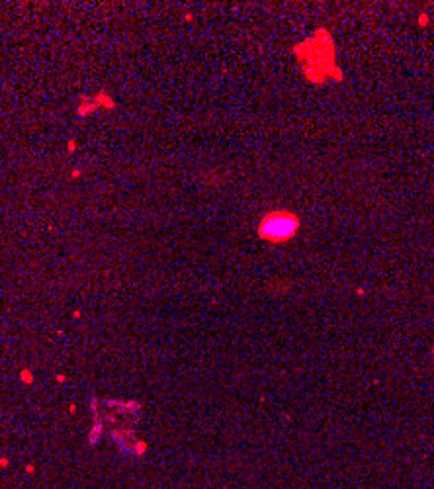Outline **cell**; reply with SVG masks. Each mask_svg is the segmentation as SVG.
Returning <instances> with one entry per match:
<instances>
[{"instance_id": "6da1fadb", "label": "cell", "mask_w": 434, "mask_h": 489, "mask_svg": "<svg viewBox=\"0 0 434 489\" xmlns=\"http://www.w3.org/2000/svg\"><path fill=\"white\" fill-rule=\"evenodd\" d=\"M301 74L313 86H323L325 82L344 80V71L337 63V45L329 28H317L311 36L301 39L291 47Z\"/></svg>"}, {"instance_id": "7a4b0ae2", "label": "cell", "mask_w": 434, "mask_h": 489, "mask_svg": "<svg viewBox=\"0 0 434 489\" xmlns=\"http://www.w3.org/2000/svg\"><path fill=\"white\" fill-rule=\"evenodd\" d=\"M299 229H301V218L297 214L289 210H270L258 221L256 235L266 243L280 245L291 241L299 233Z\"/></svg>"}, {"instance_id": "3957f363", "label": "cell", "mask_w": 434, "mask_h": 489, "mask_svg": "<svg viewBox=\"0 0 434 489\" xmlns=\"http://www.w3.org/2000/svg\"><path fill=\"white\" fill-rule=\"evenodd\" d=\"M92 98H94V102H96L98 110H114V108H116V102H114L112 94H108L106 90L96 92Z\"/></svg>"}, {"instance_id": "277c9868", "label": "cell", "mask_w": 434, "mask_h": 489, "mask_svg": "<svg viewBox=\"0 0 434 489\" xmlns=\"http://www.w3.org/2000/svg\"><path fill=\"white\" fill-rule=\"evenodd\" d=\"M76 112H78V116L86 118V116H88L90 112H98V106H96L94 98H86V96H80V102H78V106H76Z\"/></svg>"}, {"instance_id": "5b68a950", "label": "cell", "mask_w": 434, "mask_h": 489, "mask_svg": "<svg viewBox=\"0 0 434 489\" xmlns=\"http://www.w3.org/2000/svg\"><path fill=\"white\" fill-rule=\"evenodd\" d=\"M428 22H430V18H428V14H426V12L418 14V18H416V24H418L420 28H426V26H428Z\"/></svg>"}, {"instance_id": "8992f818", "label": "cell", "mask_w": 434, "mask_h": 489, "mask_svg": "<svg viewBox=\"0 0 434 489\" xmlns=\"http://www.w3.org/2000/svg\"><path fill=\"white\" fill-rule=\"evenodd\" d=\"M74 145H76V143H74V139H71V141H69V147H67V151H69V153H74V149H76Z\"/></svg>"}, {"instance_id": "52a82bcc", "label": "cell", "mask_w": 434, "mask_h": 489, "mask_svg": "<svg viewBox=\"0 0 434 489\" xmlns=\"http://www.w3.org/2000/svg\"><path fill=\"white\" fill-rule=\"evenodd\" d=\"M432 352H434V346H432Z\"/></svg>"}]
</instances>
